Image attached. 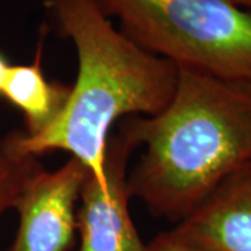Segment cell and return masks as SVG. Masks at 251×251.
Here are the masks:
<instances>
[{"instance_id": "obj_1", "label": "cell", "mask_w": 251, "mask_h": 251, "mask_svg": "<svg viewBox=\"0 0 251 251\" xmlns=\"http://www.w3.org/2000/svg\"><path fill=\"white\" fill-rule=\"evenodd\" d=\"M57 34L73 42L78 72L62 112L36 135L13 131L0 150L16 158L66 151L106 187V148L112 127L123 117H151L173 98L179 67L127 39L95 0H45Z\"/></svg>"}, {"instance_id": "obj_2", "label": "cell", "mask_w": 251, "mask_h": 251, "mask_svg": "<svg viewBox=\"0 0 251 251\" xmlns=\"http://www.w3.org/2000/svg\"><path fill=\"white\" fill-rule=\"evenodd\" d=\"M144 152L127 173L130 198L180 222L251 161V81L179 69L166 109L125 119Z\"/></svg>"}, {"instance_id": "obj_3", "label": "cell", "mask_w": 251, "mask_h": 251, "mask_svg": "<svg viewBox=\"0 0 251 251\" xmlns=\"http://www.w3.org/2000/svg\"><path fill=\"white\" fill-rule=\"evenodd\" d=\"M143 50L225 80L251 81V11L232 0H95Z\"/></svg>"}, {"instance_id": "obj_4", "label": "cell", "mask_w": 251, "mask_h": 251, "mask_svg": "<svg viewBox=\"0 0 251 251\" xmlns=\"http://www.w3.org/2000/svg\"><path fill=\"white\" fill-rule=\"evenodd\" d=\"M138 144L126 120L116 133H110L106 148L103 187L91 172L82 183L77 208V233L80 246L75 251H148L130 215L127 190V165Z\"/></svg>"}, {"instance_id": "obj_5", "label": "cell", "mask_w": 251, "mask_h": 251, "mask_svg": "<svg viewBox=\"0 0 251 251\" xmlns=\"http://www.w3.org/2000/svg\"><path fill=\"white\" fill-rule=\"evenodd\" d=\"M87 175L73 156L54 171L36 172L14 206L20 225L9 251H75L77 202Z\"/></svg>"}, {"instance_id": "obj_6", "label": "cell", "mask_w": 251, "mask_h": 251, "mask_svg": "<svg viewBox=\"0 0 251 251\" xmlns=\"http://www.w3.org/2000/svg\"><path fill=\"white\" fill-rule=\"evenodd\" d=\"M196 251H251V161L171 230Z\"/></svg>"}, {"instance_id": "obj_7", "label": "cell", "mask_w": 251, "mask_h": 251, "mask_svg": "<svg viewBox=\"0 0 251 251\" xmlns=\"http://www.w3.org/2000/svg\"><path fill=\"white\" fill-rule=\"evenodd\" d=\"M41 60L42 41L38 44L34 62L10 64L0 94L23 113L25 135L39 134L52 125L70 94L69 85L46 78Z\"/></svg>"}, {"instance_id": "obj_8", "label": "cell", "mask_w": 251, "mask_h": 251, "mask_svg": "<svg viewBox=\"0 0 251 251\" xmlns=\"http://www.w3.org/2000/svg\"><path fill=\"white\" fill-rule=\"evenodd\" d=\"M42 168L38 158H16L0 150V215L16 206L28 181Z\"/></svg>"}, {"instance_id": "obj_9", "label": "cell", "mask_w": 251, "mask_h": 251, "mask_svg": "<svg viewBox=\"0 0 251 251\" xmlns=\"http://www.w3.org/2000/svg\"><path fill=\"white\" fill-rule=\"evenodd\" d=\"M148 251H196L186 246L183 242L169 232H162L156 234L151 242L147 244Z\"/></svg>"}, {"instance_id": "obj_10", "label": "cell", "mask_w": 251, "mask_h": 251, "mask_svg": "<svg viewBox=\"0 0 251 251\" xmlns=\"http://www.w3.org/2000/svg\"><path fill=\"white\" fill-rule=\"evenodd\" d=\"M9 67L10 63L7 60V57L0 52V94H1V90H3V84H4V80H6Z\"/></svg>"}, {"instance_id": "obj_11", "label": "cell", "mask_w": 251, "mask_h": 251, "mask_svg": "<svg viewBox=\"0 0 251 251\" xmlns=\"http://www.w3.org/2000/svg\"><path fill=\"white\" fill-rule=\"evenodd\" d=\"M234 4L240 6V7H249L251 9V0H232Z\"/></svg>"}]
</instances>
